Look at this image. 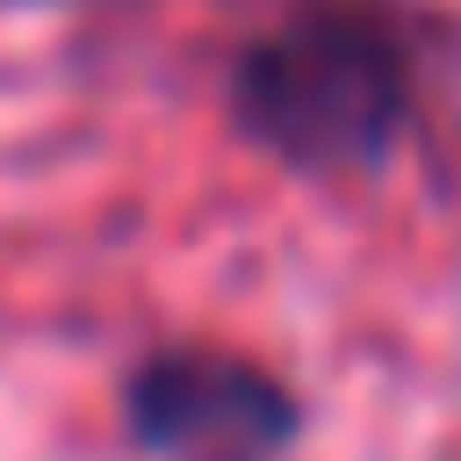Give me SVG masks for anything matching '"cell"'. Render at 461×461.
Listing matches in <instances>:
<instances>
[{"label":"cell","instance_id":"obj_2","mask_svg":"<svg viewBox=\"0 0 461 461\" xmlns=\"http://www.w3.org/2000/svg\"><path fill=\"white\" fill-rule=\"evenodd\" d=\"M129 411H137V436L163 461H274L282 436H291L282 384L240 359H205V350L137 367Z\"/></svg>","mask_w":461,"mask_h":461},{"label":"cell","instance_id":"obj_1","mask_svg":"<svg viewBox=\"0 0 461 461\" xmlns=\"http://www.w3.org/2000/svg\"><path fill=\"white\" fill-rule=\"evenodd\" d=\"M240 112L308 171H359L402 129V43L367 9H299L240 68Z\"/></svg>","mask_w":461,"mask_h":461}]
</instances>
